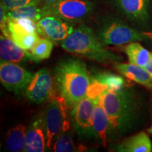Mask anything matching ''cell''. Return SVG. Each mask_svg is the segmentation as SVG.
I'll return each mask as SVG.
<instances>
[{"label": "cell", "mask_w": 152, "mask_h": 152, "mask_svg": "<svg viewBox=\"0 0 152 152\" xmlns=\"http://www.w3.org/2000/svg\"><path fill=\"white\" fill-rule=\"evenodd\" d=\"M66 104L63 99H52L42 112L44 128L46 135L47 148L52 149L56 137L64 128L70 127V122L65 111Z\"/></svg>", "instance_id": "5b68a950"}, {"label": "cell", "mask_w": 152, "mask_h": 152, "mask_svg": "<svg viewBox=\"0 0 152 152\" xmlns=\"http://www.w3.org/2000/svg\"><path fill=\"white\" fill-rule=\"evenodd\" d=\"M37 33L53 42L61 43L73 31L68 21L54 16H45L36 23Z\"/></svg>", "instance_id": "30bf717a"}, {"label": "cell", "mask_w": 152, "mask_h": 152, "mask_svg": "<svg viewBox=\"0 0 152 152\" xmlns=\"http://www.w3.org/2000/svg\"><path fill=\"white\" fill-rule=\"evenodd\" d=\"M52 149L56 152H73L77 151L74 144L70 127L64 128L55 138Z\"/></svg>", "instance_id": "ffe728a7"}, {"label": "cell", "mask_w": 152, "mask_h": 152, "mask_svg": "<svg viewBox=\"0 0 152 152\" xmlns=\"http://www.w3.org/2000/svg\"><path fill=\"white\" fill-rule=\"evenodd\" d=\"M46 147V135L40 114L27 129L24 151L42 152Z\"/></svg>", "instance_id": "7c38bea8"}, {"label": "cell", "mask_w": 152, "mask_h": 152, "mask_svg": "<svg viewBox=\"0 0 152 152\" xmlns=\"http://www.w3.org/2000/svg\"><path fill=\"white\" fill-rule=\"evenodd\" d=\"M94 99L87 96L72 108L70 114L71 124L80 140L94 138L92 113Z\"/></svg>", "instance_id": "52a82bcc"}, {"label": "cell", "mask_w": 152, "mask_h": 152, "mask_svg": "<svg viewBox=\"0 0 152 152\" xmlns=\"http://www.w3.org/2000/svg\"><path fill=\"white\" fill-rule=\"evenodd\" d=\"M129 63L144 68L152 58V53L148 51L138 42L129 43L125 48Z\"/></svg>", "instance_id": "e0dca14e"}, {"label": "cell", "mask_w": 152, "mask_h": 152, "mask_svg": "<svg viewBox=\"0 0 152 152\" xmlns=\"http://www.w3.org/2000/svg\"><path fill=\"white\" fill-rule=\"evenodd\" d=\"M33 74L16 63L1 61L0 80L1 84L10 92L21 94L26 90Z\"/></svg>", "instance_id": "ba28073f"}, {"label": "cell", "mask_w": 152, "mask_h": 152, "mask_svg": "<svg viewBox=\"0 0 152 152\" xmlns=\"http://www.w3.org/2000/svg\"><path fill=\"white\" fill-rule=\"evenodd\" d=\"M147 131H148V132L152 134V125H151V127H150V128H149V129H148Z\"/></svg>", "instance_id": "4316f807"}, {"label": "cell", "mask_w": 152, "mask_h": 152, "mask_svg": "<svg viewBox=\"0 0 152 152\" xmlns=\"http://www.w3.org/2000/svg\"><path fill=\"white\" fill-rule=\"evenodd\" d=\"M53 49V42L42 37L39 38L35 46L30 50L34 61L38 62L49 58Z\"/></svg>", "instance_id": "7402d4cb"}, {"label": "cell", "mask_w": 152, "mask_h": 152, "mask_svg": "<svg viewBox=\"0 0 152 152\" xmlns=\"http://www.w3.org/2000/svg\"><path fill=\"white\" fill-rule=\"evenodd\" d=\"M9 18L12 20L27 18L37 23L44 17L42 8H39L38 4L28 5L7 11Z\"/></svg>", "instance_id": "d6986e66"}, {"label": "cell", "mask_w": 152, "mask_h": 152, "mask_svg": "<svg viewBox=\"0 0 152 152\" xmlns=\"http://www.w3.org/2000/svg\"><path fill=\"white\" fill-rule=\"evenodd\" d=\"M94 5L87 0H61L58 2L44 4V16H54L68 22L81 20L93 10Z\"/></svg>", "instance_id": "8992f818"}, {"label": "cell", "mask_w": 152, "mask_h": 152, "mask_svg": "<svg viewBox=\"0 0 152 152\" xmlns=\"http://www.w3.org/2000/svg\"><path fill=\"white\" fill-rule=\"evenodd\" d=\"M27 128L22 124L17 125L7 133L6 146L7 149L13 152L24 151Z\"/></svg>", "instance_id": "ac0fdd59"}, {"label": "cell", "mask_w": 152, "mask_h": 152, "mask_svg": "<svg viewBox=\"0 0 152 152\" xmlns=\"http://www.w3.org/2000/svg\"><path fill=\"white\" fill-rule=\"evenodd\" d=\"M54 78L60 97L73 108L87 96L91 77L86 64L76 58L62 60L54 68Z\"/></svg>", "instance_id": "7a4b0ae2"}, {"label": "cell", "mask_w": 152, "mask_h": 152, "mask_svg": "<svg viewBox=\"0 0 152 152\" xmlns=\"http://www.w3.org/2000/svg\"><path fill=\"white\" fill-rule=\"evenodd\" d=\"M39 1H40V2L44 3V4H50L58 2L61 0H39Z\"/></svg>", "instance_id": "484cf974"}, {"label": "cell", "mask_w": 152, "mask_h": 152, "mask_svg": "<svg viewBox=\"0 0 152 152\" xmlns=\"http://www.w3.org/2000/svg\"><path fill=\"white\" fill-rule=\"evenodd\" d=\"M113 150L118 152H151L152 144L147 133L142 132L120 142Z\"/></svg>", "instance_id": "9a60e30c"}, {"label": "cell", "mask_w": 152, "mask_h": 152, "mask_svg": "<svg viewBox=\"0 0 152 152\" xmlns=\"http://www.w3.org/2000/svg\"><path fill=\"white\" fill-rule=\"evenodd\" d=\"M54 80V78L48 69H40L33 74L26 90V97L36 104L46 102L53 96Z\"/></svg>", "instance_id": "9c48e42d"}, {"label": "cell", "mask_w": 152, "mask_h": 152, "mask_svg": "<svg viewBox=\"0 0 152 152\" xmlns=\"http://www.w3.org/2000/svg\"><path fill=\"white\" fill-rule=\"evenodd\" d=\"M92 78L106 87L107 90H116L125 87V80L122 76L111 73H99Z\"/></svg>", "instance_id": "44dd1931"}, {"label": "cell", "mask_w": 152, "mask_h": 152, "mask_svg": "<svg viewBox=\"0 0 152 152\" xmlns=\"http://www.w3.org/2000/svg\"><path fill=\"white\" fill-rule=\"evenodd\" d=\"M64 49L102 64H117L122 57L108 50L90 28L84 25L74 30L61 42Z\"/></svg>", "instance_id": "3957f363"}, {"label": "cell", "mask_w": 152, "mask_h": 152, "mask_svg": "<svg viewBox=\"0 0 152 152\" xmlns=\"http://www.w3.org/2000/svg\"><path fill=\"white\" fill-rule=\"evenodd\" d=\"M0 58L1 62L16 64L33 61L30 52L20 48L10 37L4 35H1L0 37Z\"/></svg>", "instance_id": "4fadbf2b"}, {"label": "cell", "mask_w": 152, "mask_h": 152, "mask_svg": "<svg viewBox=\"0 0 152 152\" xmlns=\"http://www.w3.org/2000/svg\"><path fill=\"white\" fill-rule=\"evenodd\" d=\"M100 99L109 120L108 140H115L132 131L138 125L142 104L138 95L130 87L107 90Z\"/></svg>", "instance_id": "6da1fadb"}, {"label": "cell", "mask_w": 152, "mask_h": 152, "mask_svg": "<svg viewBox=\"0 0 152 152\" xmlns=\"http://www.w3.org/2000/svg\"><path fill=\"white\" fill-rule=\"evenodd\" d=\"M96 35L104 45H122L147 40L149 34L141 33L125 22L113 17H106L101 21Z\"/></svg>", "instance_id": "277c9868"}, {"label": "cell", "mask_w": 152, "mask_h": 152, "mask_svg": "<svg viewBox=\"0 0 152 152\" xmlns=\"http://www.w3.org/2000/svg\"><path fill=\"white\" fill-rule=\"evenodd\" d=\"M39 0H1V4L7 11L28 5L39 4Z\"/></svg>", "instance_id": "cb8c5ba5"}, {"label": "cell", "mask_w": 152, "mask_h": 152, "mask_svg": "<svg viewBox=\"0 0 152 152\" xmlns=\"http://www.w3.org/2000/svg\"><path fill=\"white\" fill-rule=\"evenodd\" d=\"M94 107L92 113V125L94 138L105 147L108 140L109 120L100 97L94 99Z\"/></svg>", "instance_id": "5bb4252c"}, {"label": "cell", "mask_w": 152, "mask_h": 152, "mask_svg": "<svg viewBox=\"0 0 152 152\" xmlns=\"http://www.w3.org/2000/svg\"><path fill=\"white\" fill-rule=\"evenodd\" d=\"M125 16L137 23H145L149 18L150 0H113Z\"/></svg>", "instance_id": "8fae6325"}, {"label": "cell", "mask_w": 152, "mask_h": 152, "mask_svg": "<svg viewBox=\"0 0 152 152\" xmlns=\"http://www.w3.org/2000/svg\"><path fill=\"white\" fill-rule=\"evenodd\" d=\"M9 37L18 47L26 51L31 50L39 39V34L37 33H12Z\"/></svg>", "instance_id": "603a6c76"}, {"label": "cell", "mask_w": 152, "mask_h": 152, "mask_svg": "<svg viewBox=\"0 0 152 152\" xmlns=\"http://www.w3.org/2000/svg\"><path fill=\"white\" fill-rule=\"evenodd\" d=\"M115 68L127 78L138 84L152 88V80L147 70L133 64H115Z\"/></svg>", "instance_id": "2e32d148"}, {"label": "cell", "mask_w": 152, "mask_h": 152, "mask_svg": "<svg viewBox=\"0 0 152 152\" xmlns=\"http://www.w3.org/2000/svg\"><path fill=\"white\" fill-rule=\"evenodd\" d=\"M144 68H145V69L147 71L148 73H149L152 80V58H151V60L149 61V63H148L147 65L144 67Z\"/></svg>", "instance_id": "d4e9b609"}]
</instances>
